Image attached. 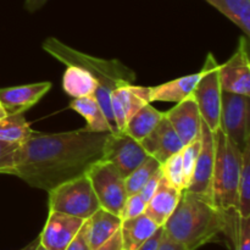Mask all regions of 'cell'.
Here are the masks:
<instances>
[{"mask_svg": "<svg viewBox=\"0 0 250 250\" xmlns=\"http://www.w3.org/2000/svg\"><path fill=\"white\" fill-rule=\"evenodd\" d=\"M107 133L81 129L62 133H38L12 154L6 175H14L33 188L50 192L72 178L84 175L103 156Z\"/></svg>", "mask_w": 250, "mask_h": 250, "instance_id": "cell-1", "label": "cell"}, {"mask_svg": "<svg viewBox=\"0 0 250 250\" xmlns=\"http://www.w3.org/2000/svg\"><path fill=\"white\" fill-rule=\"evenodd\" d=\"M231 216L233 215L222 212L208 198L183 189L177 207L163 229L171 239L188 250H197L226 232Z\"/></svg>", "mask_w": 250, "mask_h": 250, "instance_id": "cell-2", "label": "cell"}, {"mask_svg": "<svg viewBox=\"0 0 250 250\" xmlns=\"http://www.w3.org/2000/svg\"><path fill=\"white\" fill-rule=\"evenodd\" d=\"M43 49L66 66H78L87 70L98 82V89L94 97L99 103L114 132H119L110 105V94L121 85L133 83L136 73L119 60H105L78 51L66 45L59 39L50 37L43 43Z\"/></svg>", "mask_w": 250, "mask_h": 250, "instance_id": "cell-3", "label": "cell"}, {"mask_svg": "<svg viewBox=\"0 0 250 250\" xmlns=\"http://www.w3.org/2000/svg\"><path fill=\"white\" fill-rule=\"evenodd\" d=\"M215 164L212 173V203L227 215H238V178L242 149L221 127L214 132Z\"/></svg>", "mask_w": 250, "mask_h": 250, "instance_id": "cell-4", "label": "cell"}, {"mask_svg": "<svg viewBox=\"0 0 250 250\" xmlns=\"http://www.w3.org/2000/svg\"><path fill=\"white\" fill-rule=\"evenodd\" d=\"M49 193V210L87 220L100 208L87 175L61 183Z\"/></svg>", "mask_w": 250, "mask_h": 250, "instance_id": "cell-5", "label": "cell"}, {"mask_svg": "<svg viewBox=\"0 0 250 250\" xmlns=\"http://www.w3.org/2000/svg\"><path fill=\"white\" fill-rule=\"evenodd\" d=\"M192 95L197 102L200 117L214 133L220 127L222 88L220 83V65L211 53L208 54Z\"/></svg>", "mask_w": 250, "mask_h": 250, "instance_id": "cell-6", "label": "cell"}, {"mask_svg": "<svg viewBox=\"0 0 250 250\" xmlns=\"http://www.w3.org/2000/svg\"><path fill=\"white\" fill-rule=\"evenodd\" d=\"M85 175L89 178L100 208L120 216L128 195L125 178L117 168L112 164L100 159L89 166Z\"/></svg>", "mask_w": 250, "mask_h": 250, "instance_id": "cell-7", "label": "cell"}, {"mask_svg": "<svg viewBox=\"0 0 250 250\" xmlns=\"http://www.w3.org/2000/svg\"><path fill=\"white\" fill-rule=\"evenodd\" d=\"M249 117V97L222 90L220 127L241 149L250 142Z\"/></svg>", "mask_w": 250, "mask_h": 250, "instance_id": "cell-8", "label": "cell"}, {"mask_svg": "<svg viewBox=\"0 0 250 250\" xmlns=\"http://www.w3.org/2000/svg\"><path fill=\"white\" fill-rule=\"evenodd\" d=\"M148 156L142 144L125 132L107 133L102 160L112 164L124 178Z\"/></svg>", "mask_w": 250, "mask_h": 250, "instance_id": "cell-9", "label": "cell"}, {"mask_svg": "<svg viewBox=\"0 0 250 250\" xmlns=\"http://www.w3.org/2000/svg\"><path fill=\"white\" fill-rule=\"evenodd\" d=\"M220 83L224 92L250 95V61L248 38H239L238 46L233 55L220 65Z\"/></svg>", "mask_w": 250, "mask_h": 250, "instance_id": "cell-10", "label": "cell"}, {"mask_svg": "<svg viewBox=\"0 0 250 250\" xmlns=\"http://www.w3.org/2000/svg\"><path fill=\"white\" fill-rule=\"evenodd\" d=\"M200 137H202V146L192 178L186 189L195 194L203 195L212 202V173H214L215 164L214 133L210 131L203 120L200 125Z\"/></svg>", "mask_w": 250, "mask_h": 250, "instance_id": "cell-11", "label": "cell"}, {"mask_svg": "<svg viewBox=\"0 0 250 250\" xmlns=\"http://www.w3.org/2000/svg\"><path fill=\"white\" fill-rule=\"evenodd\" d=\"M150 87L129 84L116 88L110 94V105L119 132H124L128 120L141 107L150 103Z\"/></svg>", "mask_w": 250, "mask_h": 250, "instance_id": "cell-12", "label": "cell"}, {"mask_svg": "<svg viewBox=\"0 0 250 250\" xmlns=\"http://www.w3.org/2000/svg\"><path fill=\"white\" fill-rule=\"evenodd\" d=\"M84 220L62 212L50 211L39 241L48 250H65L82 227Z\"/></svg>", "mask_w": 250, "mask_h": 250, "instance_id": "cell-13", "label": "cell"}, {"mask_svg": "<svg viewBox=\"0 0 250 250\" xmlns=\"http://www.w3.org/2000/svg\"><path fill=\"white\" fill-rule=\"evenodd\" d=\"M139 143L149 156H153L160 164L165 163L168 158L183 148L182 141L177 136L170 121L166 119L165 114L155 128Z\"/></svg>", "mask_w": 250, "mask_h": 250, "instance_id": "cell-14", "label": "cell"}, {"mask_svg": "<svg viewBox=\"0 0 250 250\" xmlns=\"http://www.w3.org/2000/svg\"><path fill=\"white\" fill-rule=\"evenodd\" d=\"M165 116L172 125L173 129L182 141L183 146L192 142L200 134L202 117H200L197 102L192 94L186 99L181 100L175 107L165 112Z\"/></svg>", "mask_w": 250, "mask_h": 250, "instance_id": "cell-15", "label": "cell"}, {"mask_svg": "<svg viewBox=\"0 0 250 250\" xmlns=\"http://www.w3.org/2000/svg\"><path fill=\"white\" fill-rule=\"evenodd\" d=\"M50 82H39L32 84L16 85V87L1 88L0 89V103L7 114H23L33 107L46 93L50 90Z\"/></svg>", "mask_w": 250, "mask_h": 250, "instance_id": "cell-16", "label": "cell"}, {"mask_svg": "<svg viewBox=\"0 0 250 250\" xmlns=\"http://www.w3.org/2000/svg\"><path fill=\"white\" fill-rule=\"evenodd\" d=\"M180 197L181 190L171 186L163 176L158 189L146 203L144 214L159 227H163L177 207Z\"/></svg>", "mask_w": 250, "mask_h": 250, "instance_id": "cell-17", "label": "cell"}, {"mask_svg": "<svg viewBox=\"0 0 250 250\" xmlns=\"http://www.w3.org/2000/svg\"><path fill=\"white\" fill-rule=\"evenodd\" d=\"M121 222V217L99 208L89 219L85 220L90 249H97L111 238L120 229Z\"/></svg>", "mask_w": 250, "mask_h": 250, "instance_id": "cell-18", "label": "cell"}, {"mask_svg": "<svg viewBox=\"0 0 250 250\" xmlns=\"http://www.w3.org/2000/svg\"><path fill=\"white\" fill-rule=\"evenodd\" d=\"M158 229V225L149 219L146 214L138 215L132 219L122 220L120 234H121L124 249L137 250L155 233Z\"/></svg>", "mask_w": 250, "mask_h": 250, "instance_id": "cell-19", "label": "cell"}, {"mask_svg": "<svg viewBox=\"0 0 250 250\" xmlns=\"http://www.w3.org/2000/svg\"><path fill=\"white\" fill-rule=\"evenodd\" d=\"M70 109L75 110L85 119L87 126L82 128L83 131L94 133H115L94 95L76 98L70 103Z\"/></svg>", "mask_w": 250, "mask_h": 250, "instance_id": "cell-20", "label": "cell"}, {"mask_svg": "<svg viewBox=\"0 0 250 250\" xmlns=\"http://www.w3.org/2000/svg\"><path fill=\"white\" fill-rule=\"evenodd\" d=\"M200 77V72L180 77L177 80L163 83L160 85L150 87V103L173 102L180 103L193 93L195 84Z\"/></svg>", "mask_w": 250, "mask_h": 250, "instance_id": "cell-21", "label": "cell"}, {"mask_svg": "<svg viewBox=\"0 0 250 250\" xmlns=\"http://www.w3.org/2000/svg\"><path fill=\"white\" fill-rule=\"evenodd\" d=\"M62 89L73 99L89 97L97 92L98 82L87 70L70 65L62 76Z\"/></svg>", "mask_w": 250, "mask_h": 250, "instance_id": "cell-22", "label": "cell"}, {"mask_svg": "<svg viewBox=\"0 0 250 250\" xmlns=\"http://www.w3.org/2000/svg\"><path fill=\"white\" fill-rule=\"evenodd\" d=\"M164 117V112L156 110L153 105H144L127 122L124 132L136 141L141 142L156 127Z\"/></svg>", "mask_w": 250, "mask_h": 250, "instance_id": "cell-23", "label": "cell"}, {"mask_svg": "<svg viewBox=\"0 0 250 250\" xmlns=\"http://www.w3.org/2000/svg\"><path fill=\"white\" fill-rule=\"evenodd\" d=\"M250 37V0H205Z\"/></svg>", "mask_w": 250, "mask_h": 250, "instance_id": "cell-24", "label": "cell"}, {"mask_svg": "<svg viewBox=\"0 0 250 250\" xmlns=\"http://www.w3.org/2000/svg\"><path fill=\"white\" fill-rule=\"evenodd\" d=\"M33 132L22 114H9L5 119L0 120V141L22 144Z\"/></svg>", "mask_w": 250, "mask_h": 250, "instance_id": "cell-25", "label": "cell"}, {"mask_svg": "<svg viewBox=\"0 0 250 250\" xmlns=\"http://www.w3.org/2000/svg\"><path fill=\"white\" fill-rule=\"evenodd\" d=\"M238 216L250 217V142L242 149L238 178Z\"/></svg>", "mask_w": 250, "mask_h": 250, "instance_id": "cell-26", "label": "cell"}, {"mask_svg": "<svg viewBox=\"0 0 250 250\" xmlns=\"http://www.w3.org/2000/svg\"><path fill=\"white\" fill-rule=\"evenodd\" d=\"M161 164L153 156H148L139 166H137L126 178H125V186H126L127 195L137 194L142 189L146 181L150 176L160 167Z\"/></svg>", "mask_w": 250, "mask_h": 250, "instance_id": "cell-27", "label": "cell"}, {"mask_svg": "<svg viewBox=\"0 0 250 250\" xmlns=\"http://www.w3.org/2000/svg\"><path fill=\"white\" fill-rule=\"evenodd\" d=\"M160 167L161 171H163V176L171 186L177 188L181 192L186 189V181L185 175H183L181 151H178L175 155L168 158L165 163L161 164Z\"/></svg>", "mask_w": 250, "mask_h": 250, "instance_id": "cell-28", "label": "cell"}, {"mask_svg": "<svg viewBox=\"0 0 250 250\" xmlns=\"http://www.w3.org/2000/svg\"><path fill=\"white\" fill-rule=\"evenodd\" d=\"M200 146H202V137L199 136L188 144L183 146L182 150H181V159H182V167H183V175H185L186 181V188L189 185L190 178H192L193 171H194L195 163H197L198 155H199Z\"/></svg>", "mask_w": 250, "mask_h": 250, "instance_id": "cell-29", "label": "cell"}, {"mask_svg": "<svg viewBox=\"0 0 250 250\" xmlns=\"http://www.w3.org/2000/svg\"><path fill=\"white\" fill-rule=\"evenodd\" d=\"M146 207V202L141 197L139 193L128 195L126 202H125L124 208H122L120 217H121V220H127V219H132V217L138 216V215L144 214Z\"/></svg>", "mask_w": 250, "mask_h": 250, "instance_id": "cell-30", "label": "cell"}, {"mask_svg": "<svg viewBox=\"0 0 250 250\" xmlns=\"http://www.w3.org/2000/svg\"><path fill=\"white\" fill-rule=\"evenodd\" d=\"M236 250H250V217H239L234 233Z\"/></svg>", "mask_w": 250, "mask_h": 250, "instance_id": "cell-31", "label": "cell"}, {"mask_svg": "<svg viewBox=\"0 0 250 250\" xmlns=\"http://www.w3.org/2000/svg\"><path fill=\"white\" fill-rule=\"evenodd\" d=\"M21 144L11 143V142L0 141V173L6 175V171L9 168L10 161H11L12 154L16 151V149Z\"/></svg>", "mask_w": 250, "mask_h": 250, "instance_id": "cell-32", "label": "cell"}, {"mask_svg": "<svg viewBox=\"0 0 250 250\" xmlns=\"http://www.w3.org/2000/svg\"><path fill=\"white\" fill-rule=\"evenodd\" d=\"M161 178H163V171H161V167H159L158 170L150 176V178L146 181V185L142 187V189L139 190V194H141V197L143 198L146 203L149 202V199H150V198L153 197L154 193L156 192Z\"/></svg>", "mask_w": 250, "mask_h": 250, "instance_id": "cell-33", "label": "cell"}, {"mask_svg": "<svg viewBox=\"0 0 250 250\" xmlns=\"http://www.w3.org/2000/svg\"><path fill=\"white\" fill-rule=\"evenodd\" d=\"M65 250H92L90 249L89 242H88L87 224H85V220L84 222H83L81 229L78 231V233L76 234L75 238L71 241V243L68 244L67 248Z\"/></svg>", "mask_w": 250, "mask_h": 250, "instance_id": "cell-34", "label": "cell"}, {"mask_svg": "<svg viewBox=\"0 0 250 250\" xmlns=\"http://www.w3.org/2000/svg\"><path fill=\"white\" fill-rule=\"evenodd\" d=\"M164 236V229L163 227H159L155 231V233L148 239L144 244H142L137 250H158L159 244H160L161 238Z\"/></svg>", "mask_w": 250, "mask_h": 250, "instance_id": "cell-35", "label": "cell"}, {"mask_svg": "<svg viewBox=\"0 0 250 250\" xmlns=\"http://www.w3.org/2000/svg\"><path fill=\"white\" fill-rule=\"evenodd\" d=\"M94 250H125L124 246H122V239L121 234H120V229L111 237L110 239H107L104 244H102L100 247H98Z\"/></svg>", "mask_w": 250, "mask_h": 250, "instance_id": "cell-36", "label": "cell"}, {"mask_svg": "<svg viewBox=\"0 0 250 250\" xmlns=\"http://www.w3.org/2000/svg\"><path fill=\"white\" fill-rule=\"evenodd\" d=\"M158 250H188V249L186 248L185 246H182V244L177 243V242H175L173 239H171L170 237L166 236L165 232H164V236L163 238H161L160 244H159Z\"/></svg>", "mask_w": 250, "mask_h": 250, "instance_id": "cell-37", "label": "cell"}, {"mask_svg": "<svg viewBox=\"0 0 250 250\" xmlns=\"http://www.w3.org/2000/svg\"><path fill=\"white\" fill-rule=\"evenodd\" d=\"M48 0H24V9L28 12H36L44 6Z\"/></svg>", "mask_w": 250, "mask_h": 250, "instance_id": "cell-38", "label": "cell"}, {"mask_svg": "<svg viewBox=\"0 0 250 250\" xmlns=\"http://www.w3.org/2000/svg\"><path fill=\"white\" fill-rule=\"evenodd\" d=\"M39 243H41V241H39V237H37V238L34 239L33 242H31L28 246H26L24 248H22L21 250H36V248L38 247Z\"/></svg>", "mask_w": 250, "mask_h": 250, "instance_id": "cell-39", "label": "cell"}, {"mask_svg": "<svg viewBox=\"0 0 250 250\" xmlns=\"http://www.w3.org/2000/svg\"><path fill=\"white\" fill-rule=\"evenodd\" d=\"M7 111L6 110H5V107L2 106L1 105V103H0V120H2V119H5V117L7 116Z\"/></svg>", "mask_w": 250, "mask_h": 250, "instance_id": "cell-40", "label": "cell"}, {"mask_svg": "<svg viewBox=\"0 0 250 250\" xmlns=\"http://www.w3.org/2000/svg\"><path fill=\"white\" fill-rule=\"evenodd\" d=\"M36 250H48V249H46L45 247H43L41 243H39L38 247H37V248H36Z\"/></svg>", "mask_w": 250, "mask_h": 250, "instance_id": "cell-41", "label": "cell"}]
</instances>
